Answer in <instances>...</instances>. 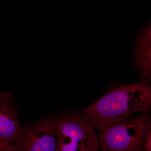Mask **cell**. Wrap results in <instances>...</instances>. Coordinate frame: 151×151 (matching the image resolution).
Masks as SVG:
<instances>
[{
    "label": "cell",
    "mask_w": 151,
    "mask_h": 151,
    "mask_svg": "<svg viewBox=\"0 0 151 151\" xmlns=\"http://www.w3.org/2000/svg\"><path fill=\"white\" fill-rule=\"evenodd\" d=\"M7 95L0 99V138L12 145L20 137L22 130L14 109L8 101L12 95L9 93L6 101Z\"/></svg>",
    "instance_id": "8992f818"
},
{
    "label": "cell",
    "mask_w": 151,
    "mask_h": 151,
    "mask_svg": "<svg viewBox=\"0 0 151 151\" xmlns=\"http://www.w3.org/2000/svg\"><path fill=\"white\" fill-rule=\"evenodd\" d=\"M0 151H15L13 146L0 138Z\"/></svg>",
    "instance_id": "52a82bcc"
},
{
    "label": "cell",
    "mask_w": 151,
    "mask_h": 151,
    "mask_svg": "<svg viewBox=\"0 0 151 151\" xmlns=\"http://www.w3.org/2000/svg\"><path fill=\"white\" fill-rule=\"evenodd\" d=\"M151 25L143 27L135 39L132 52L134 66L140 74L142 80L151 78Z\"/></svg>",
    "instance_id": "5b68a950"
},
{
    "label": "cell",
    "mask_w": 151,
    "mask_h": 151,
    "mask_svg": "<svg viewBox=\"0 0 151 151\" xmlns=\"http://www.w3.org/2000/svg\"><path fill=\"white\" fill-rule=\"evenodd\" d=\"M56 151H99V139L94 127L77 112L64 111L53 117Z\"/></svg>",
    "instance_id": "3957f363"
},
{
    "label": "cell",
    "mask_w": 151,
    "mask_h": 151,
    "mask_svg": "<svg viewBox=\"0 0 151 151\" xmlns=\"http://www.w3.org/2000/svg\"><path fill=\"white\" fill-rule=\"evenodd\" d=\"M13 146L15 151H56L53 117L49 116L25 127Z\"/></svg>",
    "instance_id": "277c9868"
},
{
    "label": "cell",
    "mask_w": 151,
    "mask_h": 151,
    "mask_svg": "<svg viewBox=\"0 0 151 151\" xmlns=\"http://www.w3.org/2000/svg\"><path fill=\"white\" fill-rule=\"evenodd\" d=\"M151 108V78L132 84L117 83L102 97L77 113L100 131L135 113L146 114Z\"/></svg>",
    "instance_id": "6da1fadb"
},
{
    "label": "cell",
    "mask_w": 151,
    "mask_h": 151,
    "mask_svg": "<svg viewBox=\"0 0 151 151\" xmlns=\"http://www.w3.org/2000/svg\"><path fill=\"white\" fill-rule=\"evenodd\" d=\"M101 151H151V118L141 114L111 124L100 131Z\"/></svg>",
    "instance_id": "7a4b0ae2"
}]
</instances>
